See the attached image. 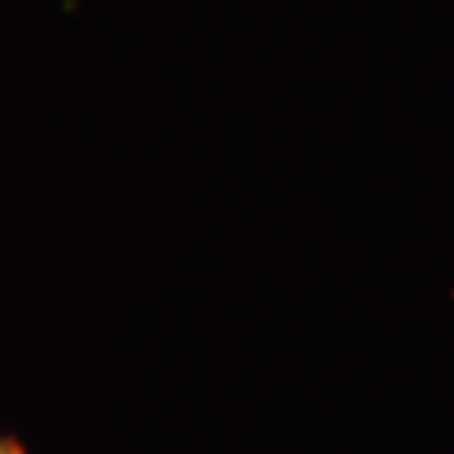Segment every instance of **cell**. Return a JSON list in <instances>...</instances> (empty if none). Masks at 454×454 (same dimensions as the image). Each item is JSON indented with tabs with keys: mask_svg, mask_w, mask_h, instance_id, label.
Listing matches in <instances>:
<instances>
[{
	"mask_svg": "<svg viewBox=\"0 0 454 454\" xmlns=\"http://www.w3.org/2000/svg\"><path fill=\"white\" fill-rule=\"evenodd\" d=\"M0 454H27V449L15 437H6V434H0Z\"/></svg>",
	"mask_w": 454,
	"mask_h": 454,
	"instance_id": "1",
	"label": "cell"
}]
</instances>
